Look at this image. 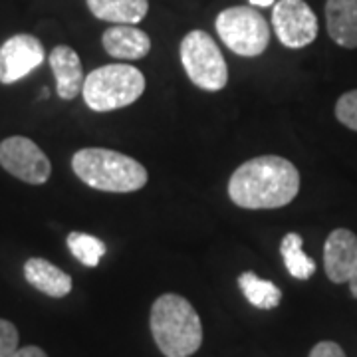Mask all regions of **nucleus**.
<instances>
[{
    "mask_svg": "<svg viewBox=\"0 0 357 357\" xmlns=\"http://www.w3.org/2000/svg\"><path fill=\"white\" fill-rule=\"evenodd\" d=\"M300 192V173L288 159L262 155L246 161L232 173L229 197L241 208H282Z\"/></svg>",
    "mask_w": 357,
    "mask_h": 357,
    "instance_id": "1",
    "label": "nucleus"
},
{
    "mask_svg": "<svg viewBox=\"0 0 357 357\" xmlns=\"http://www.w3.org/2000/svg\"><path fill=\"white\" fill-rule=\"evenodd\" d=\"M149 328L165 357H191L203 344V324L192 304L178 294H163L151 306Z\"/></svg>",
    "mask_w": 357,
    "mask_h": 357,
    "instance_id": "2",
    "label": "nucleus"
},
{
    "mask_svg": "<svg viewBox=\"0 0 357 357\" xmlns=\"http://www.w3.org/2000/svg\"><path fill=\"white\" fill-rule=\"evenodd\" d=\"M82 183L103 192H133L147 185V169L133 157L102 147H86L72 157Z\"/></svg>",
    "mask_w": 357,
    "mask_h": 357,
    "instance_id": "3",
    "label": "nucleus"
},
{
    "mask_svg": "<svg viewBox=\"0 0 357 357\" xmlns=\"http://www.w3.org/2000/svg\"><path fill=\"white\" fill-rule=\"evenodd\" d=\"M145 91V76L129 64H107L89 72L84 82V102L93 112H114L135 103Z\"/></svg>",
    "mask_w": 357,
    "mask_h": 357,
    "instance_id": "4",
    "label": "nucleus"
},
{
    "mask_svg": "<svg viewBox=\"0 0 357 357\" xmlns=\"http://www.w3.org/2000/svg\"><path fill=\"white\" fill-rule=\"evenodd\" d=\"M181 62L197 88L220 91L229 82V68L218 44L204 30H192L181 42Z\"/></svg>",
    "mask_w": 357,
    "mask_h": 357,
    "instance_id": "5",
    "label": "nucleus"
},
{
    "mask_svg": "<svg viewBox=\"0 0 357 357\" xmlns=\"http://www.w3.org/2000/svg\"><path fill=\"white\" fill-rule=\"evenodd\" d=\"M217 32L236 56L256 58L270 44L266 18L250 6H230L217 16Z\"/></svg>",
    "mask_w": 357,
    "mask_h": 357,
    "instance_id": "6",
    "label": "nucleus"
},
{
    "mask_svg": "<svg viewBox=\"0 0 357 357\" xmlns=\"http://www.w3.org/2000/svg\"><path fill=\"white\" fill-rule=\"evenodd\" d=\"M0 165L28 185H44L52 175L50 159L34 141L22 135H13L0 143Z\"/></svg>",
    "mask_w": 357,
    "mask_h": 357,
    "instance_id": "7",
    "label": "nucleus"
},
{
    "mask_svg": "<svg viewBox=\"0 0 357 357\" xmlns=\"http://www.w3.org/2000/svg\"><path fill=\"white\" fill-rule=\"evenodd\" d=\"M274 32L286 48H304L318 38V18L304 0H280L272 10Z\"/></svg>",
    "mask_w": 357,
    "mask_h": 357,
    "instance_id": "8",
    "label": "nucleus"
},
{
    "mask_svg": "<svg viewBox=\"0 0 357 357\" xmlns=\"http://www.w3.org/2000/svg\"><path fill=\"white\" fill-rule=\"evenodd\" d=\"M46 58L44 46L32 34H14L0 46V84H14L34 72Z\"/></svg>",
    "mask_w": 357,
    "mask_h": 357,
    "instance_id": "9",
    "label": "nucleus"
},
{
    "mask_svg": "<svg viewBox=\"0 0 357 357\" xmlns=\"http://www.w3.org/2000/svg\"><path fill=\"white\" fill-rule=\"evenodd\" d=\"M357 264V234L349 229H335L324 244V270L333 284H347Z\"/></svg>",
    "mask_w": 357,
    "mask_h": 357,
    "instance_id": "10",
    "label": "nucleus"
},
{
    "mask_svg": "<svg viewBox=\"0 0 357 357\" xmlns=\"http://www.w3.org/2000/svg\"><path fill=\"white\" fill-rule=\"evenodd\" d=\"M52 74L56 77V91L58 96L70 102L77 98V93H82L86 74L82 68V60L77 56V52L70 46H56L48 56Z\"/></svg>",
    "mask_w": 357,
    "mask_h": 357,
    "instance_id": "11",
    "label": "nucleus"
},
{
    "mask_svg": "<svg viewBox=\"0 0 357 357\" xmlns=\"http://www.w3.org/2000/svg\"><path fill=\"white\" fill-rule=\"evenodd\" d=\"M103 48L117 60H141L151 52L147 32L131 24H115L103 32Z\"/></svg>",
    "mask_w": 357,
    "mask_h": 357,
    "instance_id": "12",
    "label": "nucleus"
},
{
    "mask_svg": "<svg viewBox=\"0 0 357 357\" xmlns=\"http://www.w3.org/2000/svg\"><path fill=\"white\" fill-rule=\"evenodd\" d=\"M24 278L30 286L50 298H64L72 292V276L46 258H28L24 262Z\"/></svg>",
    "mask_w": 357,
    "mask_h": 357,
    "instance_id": "13",
    "label": "nucleus"
},
{
    "mask_svg": "<svg viewBox=\"0 0 357 357\" xmlns=\"http://www.w3.org/2000/svg\"><path fill=\"white\" fill-rule=\"evenodd\" d=\"M326 24L330 38L342 48H357V0H328Z\"/></svg>",
    "mask_w": 357,
    "mask_h": 357,
    "instance_id": "14",
    "label": "nucleus"
},
{
    "mask_svg": "<svg viewBox=\"0 0 357 357\" xmlns=\"http://www.w3.org/2000/svg\"><path fill=\"white\" fill-rule=\"evenodd\" d=\"M89 13L96 18L114 24H137L147 10L149 0H86Z\"/></svg>",
    "mask_w": 357,
    "mask_h": 357,
    "instance_id": "15",
    "label": "nucleus"
},
{
    "mask_svg": "<svg viewBox=\"0 0 357 357\" xmlns=\"http://www.w3.org/2000/svg\"><path fill=\"white\" fill-rule=\"evenodd\" d=\"M238 288L243 290L244 298L258 310H274L280 306V288L274 282L258 278L250 270L238 276Z\"/></svg>",
    "mask_w": 357,
    "mask_h": 357,
    "instance_id": "16",
    "label": "nucleus"
},
{
    "mask_svg": "<svg viewBox=\"0 0 357 357\" xmlns=\"http://www.w3.org/2000/svg\"><path fill=\"white\" fill-rule=\"evenodd\" d=\"M304 238L298 232H288L280 244L282 258L292 278L298 280H310L316 274V262L304 252Z\"/></svg>",
    "mask_w": 357,
    "mask_h": 357,
    "instance_id": "17",
    "label": "nucleus"
},
{
    "mask_svg": "<svg viewBox=\"0 0 357 357\" xmlns=\"http://www.w3.org/2000/svg\"><path fill=\"white\" fill-rule=\"evenodd\" d=\"M68 248H70V252L76 256L84 266L89 268L98 266L100 260L107 252L105 244L98 236L86 234V232H77V230L68 234Z\"/></svg>",
    "mask_w": 357,
    "mask_h": 357,
    "instance_id": "18",
    "label": "nucleus"
},
{
    "mask_svg": "<svg viewBox=\"0 0 357 357\" xmlns=\"http://www.w3.org/2000/svg\"><path fill=\"white\" fill-rule=\"evenodd\" d=\"M337 121L351 131H357V89L344 93L335 103Z\"/></svg>",
    "mask_w": 357,
    "mask_h": 357,
    "instance_id": "19",
    "label": "nucleus"
},
{
    "mask_svg": "<svg viewBox=\"0 0 357 357\" xmlns=\"http://www.w3.org/2000/svg\"><path fill=\"white\" fill-rule=\"evenodd\" d=\"M18 330L13 321L0 318V357H13L18 349Z\"/></svg>",
    "mask_w": 357,
    "mask_h": 357,
    "instance_id": "20",
    "label": "nucleus"
},
{
    "mask_svg": "<svg viewBox=\"0 0 357 357\" xmlns=\"http://www.w3.org/2000/svg\"><path fill=\"white\" fill-rule=\"evenodd\" d=\"M307 357H345L344 347L335 342H318Z\"/></svg>",
    "mask_w": 357,
    "mask_h": 357,
    "instance_id": "21",
    "label": "nucleus"
},
{
    "mask_svg": "<svg viewBox=\"0 0 357 357\" xmlns=\"http://www.w3.org/2000/svg\"><path fill=\"white\" fill-rule=\"evenodd\" d=\"M13 357H48L44 349H40L38 345H26V347H18Z\"/></svg>",
    "mask_w": 357,
    "mask_h": 357,
    "instance_id": "22",
    "label": "nucleus"
},
{
    "mask_svg": "<svg viewBox=\"0 0 357 357\" xmlns=\"http://www.w3.org/2000/svg\"><path fill=\"white\" fill-rule=\"evenodd\" d=\"M347 284H349V292H351V296L357 300V264L356 268H354V272H351V276H349Z\"/></svg>",
    "mask_w": 357,
    "mask_h": 357,
    "instance_id": "23",
    "label": "nucleus"
},
{
    "mask_svg": "<svg viewBox=\"0 0 357 357\" xmlns=\"http://www.w3.org/2000/svg\"><path fill=\"white\" fill-rule=\"evenodd\" d=\"M250 4H255V6H272L274 0H250Z\"/></svg>",
    "mask_w": 357,
    "mask_h": 357,
    "instance_id": "24",
    "label": "nucleus"
},
{
    "mask_svg": "<svg viewBox=\"0 0 357 357\" xmlns=\"http://www.w3.org/2000/svg\"><path fill=\"white\" fill-rule=\"evenodd\" d=\"M42 98H50V91L48 89H42Z\"/></svg>",
    "mask_w": 357,
    "mask_h": 357,
    "instance_id": "25",
    "label": "nucleus"
}]
</instances>
